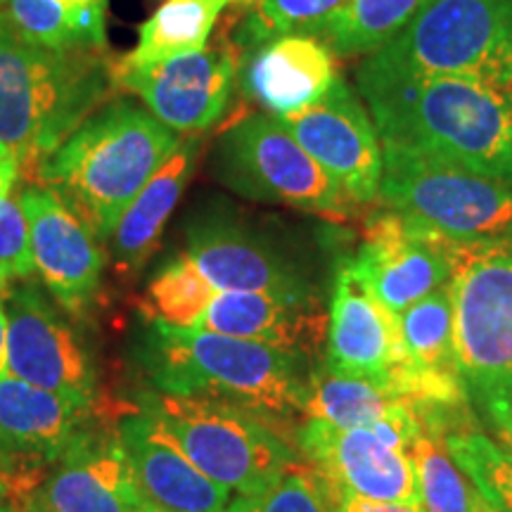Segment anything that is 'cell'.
<instances>
[{"label": "cell", "instance_id": "6da1fadb", "mask_svg": "<svg viewBox=\"0 0 512 512\" xmlns=\"http://www.w3.org/2000/svg\"><path fill=\"white\" fill-rule=\"evenodd\" d=\"M356 86L382 143L512 185V88L470 79Z\"/></svg>", "mask_w": 512, "mask_h": 512}, {"label": "cell", "instance_id": "7a4b0ae2", "mask_svg": "<svg viewBox=\"0 0 512 512\" xmlns=\"http://www.w3.org/2000/svg\"><path fill=\"white\" fill-rule=\"evenodd\" d=\"M117 88L102 50L38 46L0 10V145L38 169Z\"/></svg>", "mask_w": 512, "mask_h": 512}, {"label": "cell", "instance_id": "3957f363", "mask_svg": "<svg viewBox=\"0 0 512 512\" xmlns=\"http://www.w3.org/2000/svg\"><path fill=\"white\" fill-rule=\"evenodd\" d=\"M181 140L145 105L110 100L43 159L36 174L43 188L55 190L100 240H107Z\"/></svg>", "mask_w": 512, "mask_h": 512}, {"label": "cell", "instance_id": "277c9868", "mask_svg": "<svg viewBox=\"0 0 512 512\" xmlns=\"http://www.w3.org/2000/svg\"><path fill=\"white\" fill-rule=\"evenodd\" d=\"M150 325L147 366L159 392L233 403L278 427L302 415L309 382L304 356L254 339Z\"/></svg>", "mask_w": 512, "mask_h": 512}, {"label": "cell", "instance_id": "5b68a950", "mask_svg": "<svg viewBox=\"0 0 512 512\" xmlns=\"http://www.w3.org/2000/svg\"><path fill=\"white\" fill-rule=\"evenodd\" d=\"M470 79L512 88V0H427L356 81Z\"/></svg>", "mask_w": 512, "mask_h": 512}, {"label": "cell", "instance_id": "8992f818", "mask_svg": "<svg viewBox=\"0 0 512 512\" xmlns=\"http://www.w3.org/2000/svg\"><path fill=\"white\" fill-rule=\"evenodd\" d=\"M448 264L465 392L486 420L512 413V235L451 240Z\"/></svg>", "mask_w": 512, "mask_h": 512}, {"label": "cell", "instance_id": "52a82bcc", "mask_svg": "<svg viewBox=\"0 0 512 512\" xmlns=\"http://www.w3.org/2000/svg\"><path fill=\"white\" fill-rule=\"evenodd\" d=\"M140 411L150 413L197 470L230 494H261L302 460L283 427L233 403L157 389L140 396Z\"/></svg>", "mask_w": 512, "mask_h": 512}, {"label": "cell", "instance_id": "ba28073f", "mask_svg": "<svg viewBox=\"0 0 512 512\" xmlns=\"http://www.w3.org/2000/svg\"><path fill=\"white\" fill-rule=\"evenodd\" d=\"M325 344L323 366L332 373L366 377L418 408H460L470 399L463 382L427 373L413 361L399 316L375 297L349 256L335 273Z\"/></svg>", "mask_w": 512, "mask_h": 512}, {"label": "cell", "instance_id": "9c48e42d", "mask_svg": "<svg viewBox=\"0 0 512 512\" xmlns=\"http://www.w3.org/2000/svg\"><path fill=\"white\" fill-rule=\"evenodd\" d=\"M377 202L451 240L512 235V185L406 147L382 143Z\"/></svg>", "mask_w": 512, "mask_h": 512}, {"label": "cell", "instance_id": "30bf717a", "mask_svg": "<svg viewBox=\"0 0 512 512\" xmlns=\"http://www.w3.org/2000/svg\"><path fill=\"white\" fill-rule=\"evenodd\" d=\"M214 174L242 197L344 223L356 204L273 114H249L221 133Z\"/></svg>", "mask_w": 512, "mask_h": 512}, {"label": "cell", "instance_id": "8fae6325", "mask_svg": "<svg viewBox=\"0 0 512 512\" xmlns=\"http://www.w3.org/2000/svg\"><path fill=\"white\" fill-rule=\"evenodd\" d=\"M240 50L221 38L204 48L155 64L114 62L117 88L138 95L155 117L178 136H202L226 112L238 81Z\"/></svg>", "mask_w": 512, "mask_h": 512}, {"label": "cell", "instance_id": "7c38bea8", "mask_svg": "<svg viewBox=\"0 0 512 512\" xmlns=\"http://www.w3.org/2000/svg\"><path fill=\"white\" fill-rule=\"evenodd\" d=\"M8 375L83 406L95 401V370L74 325L34 285L3 287Z\"/></svg>", "mask_w": 512, "mask_h": 512}, {"label": "cell", "instance_id": "4fadbf2b", "mask_svg": "<svg viewBox=\"0 0 512 512\" xmlns=\"http://www.w3.org/2000/svg\"><path fill=\"white\" fill-rule=\"evenodd\" d=\"M356 207L380 200L382 140L366 102L339 76L330 93L297 114L278 117Z\"/></svg>", "mask_w": 512, "mask_h": 512}, {"label": "cell", "instance_id": "5bb4252c", "mask_svg": "<svg viewBox=\"0 0 512 512\" xmlns=\"http://www.w3.org/2000/svg\"><path fill=\"white\" fill-rule=\"evenodd\" d=\"M451 238L382 207L363 223L358 273L389 311L401 313L451 280Z\"/></svg>", "mask_w": 512, "mask_h": 512}, {"label": "cell", "instance_id": "9a60e30c", "mask_svg": "<svg viewBox=\"0 0 512 512\" xmlns=\"http://www.w3.org/2000/svg\"><path fill=\"white\" fill-rule=\"evenodd\" d=\"M19 202L38 278L64 311L83 313L98 297L105 273L100 238L55 190L31 185L19 192Z\"/></svg>", "mask_w": 512, "mask_h": 512}, {"label": "cell", "instance_id": "2e32d148", "mask_svg": "<svg viewBox=\"0 0 512 512\" xmlns=\"http://www.w3.org/2000/svg\"><path fill=\"white\" fill-rule=\"evenodd\" d=\"M24 512H138V494L117 425L88 422L50 463Z\"/></svg>", "mask_w": 512, "mask_h": 512}, {"label": "cell", "instance_id": "e0dca14e", "mask_svg": "<svg viewBox=\"0 0 512 512\" xmlns=\"http://www.w3.org/2000/svg\"><path fill=\"white\" fill-rule=\"evenodd\" d=\"M294 441L302 460L335 491L373 501L418 505L411 456L382 441L375 432L304 420Z\"/></svg>", "mask_w": 512, "mask_h": 512}, {"label": "cell", "instance_id": "ac0fdd59", "mask_svg": "<svg viewBox=\"0 0 512 512\" xmlns=\"http://www.w3.org/2000/svg\"><path fill=\"white\" fill-rule=\"evenodd\" d=\"M121 446L138 494L162 512H223L230 491L185 456L176 439L150 413H128L117 422Z\"/></svg>", "mask_w": 512, "mask_h": 512}, {"label": "cell", "instance_id": "d6986e66", "mask_svg": "<svg viewBox=\"0 0 512 512\" xmlns=\"http://www.w3.org/2000/svg\"><path fill=\"white\" fill-rule=\"evenodd\" d=\"M339 79L335 55L316 36L287 34L245 53L238 69L240 91L273 117L316 105Z\"/></svg>", "mask_w": 512, "mask_h": 512}, {"label": "cell", "instance_id": "ffe728a7", "mask_svg": "<svg viewBox=\"0 0 512 512\" xmlns=\"http://www.w3.org/2000/svg\"><path fill=\"white\" fill-rule=\"evenodd\" d=\"M192 328L254 339L309 356L328 337V311L313 294L221 292Z\"/></svg>", "mask_w": 512, "mask_h": 512}, {"label": "cell", "instance_id": "44dd1931", "mask_svg": "<svg viewBox=\"0 0 512 512\" xmlns=\"http://www.w3.org/2000/svg\"><path fill=\"white\" fill-rule=\"evenodd\" d=\"M181 254L214 297L221 292L313 294L297 266L240 228L204 226L190 235Z\"/></svg>", "mask_w": 512, "mask_h": 512}, {"label": "cell", "instance_id": "7402d4cb", "mask_svg": "<svg viewBox=\"0 0 512 512\" xmlns=\"http://www.w3.org/2000/svg\"><path fill=\"white\" fill-rule=\"evenodd\" d=\"M302 418L347 430H370L403 451L411 448L415 434L422 430L420 408L406 396L366 377L332 373L325 366L309 375Z\"/></svg>", "mask_w": 512, "mask_h": 512}, {"label": "cell", "instance_id": "603a6c76", "mask_svg": "<svg viewBox=\"0 0 512 512\" xmlns=\"http://www.w3.org/2000/svg\"><path fill=\"white\" fill-rule=\"evenodd\" d=\"M93 420V406L5 375L0 380V451L53 460Z\"/></svg>", "mask_w": 512, "mask_h": 512}, {"label": "cell", "instance_id": "cb8c5ba5", "mask_svg": "<svg viewBox=\"0 0 512 512\" xmlns=\"http://www.w3.org/2000/svg\"><path fill=\"white\" fill-rule=\"evenodd\" d=\"M202 150V136H183L181 145L159 166L138 197L128 204L117 228L110 235L112 266L121 278L143 271L159 245L166 221L181 202Z\"/></svg>", "mask_w": 512, "mask_h": 512}, {"label": "cell", "instance_id": "d4e9b609", "mask_svg": "<svg viewBox=\"0 0 512 512\" xmlns=\"http://www.w3.org/2000/svg\"><path fill=\"white\" fill-rule=\"evenodd\" d=\"M446 411L448 408H420L422 430L408 448L418 505L422 512H479L486 503L484 496L446 446Z\"/></svg>", "mask_w": 512, "mask_h": 512}, {"label": "cell", "instance_id": "484cf974", "mask_svg": "<svg viewBox=\"0 0 512 512\" xmlns=\"http://www.w3.org/2000/svg\"><path fill=\"white\" fill-rule=\"evenodd\" d=\"M238 0H166L138 29V46L121 57V64H155L200 53L207 48L216 22Z\"/></svg>", "mask_w": 512, "mask_h": 512}, {"label": "cell", "instance_id": "4316f807", "mask_svg": "<svg viewBox=\"0 0 512 512\" xmlns=\"http://www.w3.org/2000/svg\"><path fill=\"white\" fill-rule=\"evenodd\" d=\"M427 0H344L313 36L335 57H368L392 43Z\"/></svg>", "mask_w": 512, "mask_h": 512}, {"label": "cell", "instance_id": "83f0119b", "mask_svg": "<svg viewBox=\"0 0 512 512\" xmlns=\"http://www.w3.org/2000/svg\"><path fill=\"white\" fill-rule=\"evenodd\" d=\"M444 437L453 460L472 479L484 501L498 512H512V453L482 427L472 425L465 406L448 408Z\"/></svg>", "mask_w": 512, "mask_h": 512}, {"label": "cell", "instance_id": "f1b7e54d", "mask_svg": "<svg viewBox=\"0 0 512 512\" xmlns=\"http://www.w3.org/2000/svg\"><path fill=\"white\" fill-rule=\"evenodd\" d=\"M396 316H399L403 344L413 361L427 373L446 377V380H460L456 356V306H453L451 283L427 294Z\"/></svg>", "mask_w": 512, "mask_h": 512}, {"label": "cell", "instance_id": "f546056e", "mask_svg": "<svg viewBox=\"0 0 512 512\" xmlns=\"http://www.w3.org/2000/svg\"><path fill=\"white\" fill-rule=\"evenodd\" d=\"M342 3L344 0H249L247 5H240L245 15L230 41L240 53H249L278 36H313Z\"/></svg>", "mask_w": 512, "mask_h": 512}, {"label": "cell", "instance_id": "4dcf8cb0", "mask_svg": "<svg viewBox=\"0 0 512 512\" xmlns=\"http://www.w3.org/2000/svg\"><path fill=\"white\" fill-rule=\"evenodd\" d=\"M223 512H332V489L306 460H299L261 494L230 498Z\"/></svg>", "mask_w": 512, "mask_h": 512}, {"label": "cell", "instance_id": "1f68e13d", "mask_svg": "<svg viewBox=\"0 0 512 512\" xmlns=\"http://www.w3.org/2000/svg\"><path fill=\"white\" fill-rule=\"evenodd\" d=\"M5 12L12 27L31 43L55 50H93L57 0H5Z\"/></svg>", "mask_w": 512, "mask_h": 512}, {"label": "cell", "instance_id": "d6a6232c", "mask_svg": "<svg viewBox=\"0 0 512 512\" xmlns=\"http://www.w3.org/2000/svg\"><path fill=\"white\" fill-rule=\"evenodd\" d=\"M31 273H36V268L29 223L19 195H10V200L0 207V287H8L12 280L29 278Z\"/></svg>", "mask_w": 512, "mask_h": 512}, {"label": "cell", "instance_id": "836d02e7", "mask_svg": "<svg viewBox=\"0 0 512 512\" xmlns=\"http://www.w3.org/2000/svg\"><path fill=\"white\" fill-rule=\"evenodd\" d=\"M64 10L69 12V17L74 19L76 27H79L83 41L88 43V48L93 50H105V10L107 0H57Z\"/></svg>", "mask_w": 512, "mask_h": 512}, {"label": "cell", "instance_id": "e575fe53", "mask_svg": "<svg viewBox=\"0 0 512 512\" xmlns=\"http://www.w3.org/2000/svg\"><path fill=\"white\" fill-rule=\"evenodd\" d=\"M332 512H422V510L418 505L373 501V498L344 494V491L332 489Z\"/></svg>", "mask_w": 512, "mask_h": 512}, {"label": "cell", "instance_id": "d590c367", "mask_svg": "<svg viewBox=\"0 0 512 512\" xmlns=\"http://www.w3.org/2000/svg\"><path fill=\"white\" fill-rule=\"evenodd\" d=\"M12 456L0 451V512H17V475L10 467Z\"/></svg>", "mask_w": 512, "mask_h": 512}, {"label": "cell", "instance_id": "8d00e7d4", "mask_svg": "<svg viewBox=\"0 0 512 512\" xmlns=\"http://www.w3.org/2000/svg\"><path fill=\"white\" fill-rule=\"evenodd\" d=\"M19 171H22V166H19L15 157L12 155L0 157V207L10 200L12 190H15V183L19 178Z\"/></svg>", "mask_w": 512, "mask_h": 512}, {"label": "cell", "instance_id": "74e56055", "mask_svg": "<svg viewBox=\"0 0 512 512\" xmlns=\"http://www.w3.org/2000/svg\"><path fill=\"white\" fill-rule=\"evenodd\" d=\"M491 432L496 434V441L501 444L505 451L512 453V413H503V415H496V418H489Z\"/></svg>", "mask_w": 512, "mask_h": 512}, {"label": "cell", "instance_id": "f35d334b", "mask_svg": "<svg viewBox=\"0 0 512 512\" xmlns=\"http://www.w3.org/2000/svg\"><path fill=\"white\" fill-rule=\"evenodd\" d=\"M8 375V313L0 299V380Z\"/></svg>", "mask_w": 512, "mask_h": 512}, {"label": "cell", "instance_id": "ab89813d", "mask_svg": "<svg viewBox=\"0 0 512 512\" xmlns=\"http://www.w3.org/2000/svg\"><path fill=\"white\" fill-rule=\"evenodd\" d=\"M138 512H162V510H157V508H152V505H143V508H140Z\"/></svg>", "mask_w": 512, "mask_h": 512}, {"label": "cell", "instance_id": "60d3db41", "mask_svg": "<svg viewBox=\"0 0 512 512\" xmlns=\"http://www.w3.org/2000/svg\"><path fill=\"white\" fill-rule=\"evenodd\" d=\"M479 512H498L496 508H491V505L489 503H484V508L482 510H479Z\"/></svg>", "mask_w": 512, "mask_h": 512}, {"label": "cell", "instance_id": "b9f144b4", "mask_svg": "<svg viewBox=\"0 0 512 512\" xmlns=\"http://www.w3.org/2000/svg\"><path fill=\"white\" fill-rule=\"evenodd\" d=\"M5 155H10V152H8V150H5V147H3V145H0V157H5Z\"/></svg>", "mask_w": 512, "mask_h": 512}, {"label": "cell", "instance_id": "7bdbcfd3", "mask_svg": "<svg viewBox=\"0 0 512 512\" xmlns=\"http://www.w3.org/2000/svg\"><path fill=\"white\" fill-rule=\"evenodd\" d=\"M249 3V0H238V3H235V5H247Z\"/></svg>", "mask_w": 512, "mask_h": 512}, {"label": "cell", "instance_id": "ee69618b", "mask_svg": "<svg viewBox=\"0 0 512 512\" xmlns=\"http://www.w3.org/2000/svg\"><path fill=\"white\" fill-rule=\"evenodd\" d=\"M0 5H5V0H0Z\"/></svg>", "mask_w": 512, "mask_h": 512}, {"label": "cell", "instance_id": "f6af8a7d", "mask_svg": "<svg viewBox=\"0 0 512 512\" xmlns=\"http://www.w3.org/2000/svg\"><path fill=\"white\" fill-rule=\"evenodd\" d=\"M0 290H3V287H0Z\"/></svg>", "mask_w": 512, "mask_h": 512}, {"label": "cell", "instance_id": "bcb514c9", "mask_svg": "<svg viewBox=\"0 0 512 512\" xmlns=\"http://www.w3.org/2000/svg\"><path fill=\"white\" fill-rule=\"evenodd\" d=\"M31 512H34V510H31Z\"/></svg>", "mask_w": 512, "mask_h": 512}]
</instances>
